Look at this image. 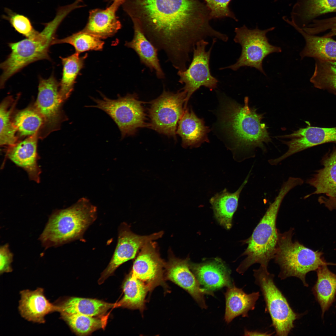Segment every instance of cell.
<instances>
[{
  "mask_svg": "<svg viewBox=\"0 0 336 336\" xmlns=\"http://www.w3.org/2000/svg\"><path fill=\"white\" fill-rule=\"evenodd\" d=\"M124 11L177 70L187 67L197 43L223 33L210 25L206 4L199 0H125Z\"/></svg>",
  "mask_w": 336,
  "mask_h": 336,
  "instance_id": "obj_1",
  "label": "cell"
},
{
  "mask_svg": "<svg viewBox=\"0 0 336 336\" xmlns=\"http://www.w3.org/2000/svg\"><path fill=\"white\" fill-rule=\"evenodd\" d=\"M220 105L217 127L233 154L246 153L257 147L264 151V143L271 142L268 128L262 123L263 115L249 106L248 98L245 97L243 105L227 98L221 99Z\"/></svg>",
  "mask_w": 336,
  "mask_h": 336,
  "instance_id": "obj_2",
  "label": "cell"
},
{
  "mask_svg": "<svg viewBox=\"0 0 336 336\" xmlns=\"http://www.w3.org/2000/svg\"><path fill=\"white\" fill-rule=\"evenodd\" d=\"M294 187L291 181L284 182L251 236L245 241L248 246L242 256L246 255V257L236 269L240 274L244 273L256 263L268 267L270 260L274 259L279 233L276 227L278 213L285 196Z\"/></svg>",
  "mask_w": 336,
  "mask_h": 336,
  "instance_id": "obj_3",
  "label": "cell"
},
{
  "mask_svg": "<svg viewBox=\"0 0 336 336\" xmlns=\"http://www.w3.org/2000/svg\"><path fill=\"white\" fill-rule=\"evenodd\" d=\"M97 217L96 207L82 198L67 208L54 212L39 239L47 249L82 239Z\"/></svg>",
  "mask_w": 336,
  "mask_h": 336,
  "instance_id": "obj_4",
  "label": "cell"
},
{
  "mask_svg": "<svg viewBox=\"0 0 336 336\" xmlns=\"http://www.w3.org/2000/svg\"><path fill=\"white\" fill-rule=\"evenodd\" d=\"M293 231L291 228L283 233L279 232L274 259L280 268L278 276L280 279L296 277L307 287L306 277L308 273L316 271L323 265H336V264L326 262L322 257L321 252L314 251L298 241L293 242Z\"/></svg>",
  "mask_w": 336,
  "mask_h": 336,
  "instance_id": "obj_5",
  "label": "cell"
},
{
  "mask_svg": "<svg viewBox=\"0 0 336 336\" xmlns=\"http://www.w3.org/2000/svg\"><path fill=\"white\" fill-rule=\"evenodd\" d=\"M60 24L59 20L54 18L44 24L43 30L34 37L8 44L11 52L0 65L2 70L1 88L4 87L10 77L29 64L40 60H50V47L56 38V32Z\"/></svg>",
  "mask_w": 336,
  "mask_h": 336,
  "instance_id": "obj_6",
  "label": "cell"
},
{
  "mask_svg": "<svg viewBox=\"0 0 336 336\" xmlns=\"http://www.w3.org/2000/svg\"><path fill=\"white\" fill-rule=\"evenodd\" d=\"M267 267L260 265L253 270L255 282L260 288L271 316L276 335L287 336L294 328V321L300 316L295 313L274 281V275Z\"/></svg>",
  "mask_w": 336,
  "mask_h": 336,
  "instance_id": "obj_7",
  "label": "cell"
},
{
  "mask_svg": "<svg viewBox=\"0 0 336 336\" xmlns=\"http://www.w3.org/2000/svg\"><path fill=\"white\" fill-rule=\"evenodd\" d=\"M102 99L92 98L96 105L90 106L100 109L108 114L117 125L122 138L134 134L139 128L148 126L143 102L135 93L124 96L119 95L112 100L101 94Z\"/></svg>",
  "mask_w": 336,
  "mask_h": 336,
  "instance_id": "obj_8",
  "label": "cell"
},
{
  "mask_svg": "<svg viewBox=\"0 0 336 336\" xmlns=\"http://www.w3.org/2000/svg\"><path fill=\"white\" fill-rule=\"evenodd\" d=\"M272 27L261 30L257 27L249 29L245 25L236 28L234 41L241 47L240 55L234 64L220 69H230L235 71L245 66L254 68L266 76L263 68V62L268 55L273 53H280L281 48L271 44L266 36L267 33L274 30Z\"/></svg>",
  "mask_w": 336,
  "mask_h": 336,
  "instance_id": "obj_9",
  "label": "cell"
},
{
  "mask_svg": "<svg viewBox=\"0 0 336 336\" xmlns=\"http://www.w3.org/2000/svg\"><path fill=\"white\" fill-rule=\"evenodd\" d=\"M174 93L164 90L152 100L149 109V126L160 133L176 137L178 122L184 114L186 93L184 90Z\"/></svg>",
  "mask_w": 336,
  "mask_h": 336,
  "instance_id": "obj_10",
  "label": "cell"
},
{
  "mask_svg": "<svg viewBox=\"0 0 336 336\" xmlns=\"http://www.w3.org/2000/svg\"><path fill=\"white\" fill-rule=\"evenodd\" d=\"M216 40L213 39L212 45L207 51L205 49L208 42L205 40L198 42L193 49L192 60L189 67L185 70L178 72L179 82L184 84L182 90L186 93L185 109L192 95L201 86H204L211 90L217 86L218 81L212 75L209 66L211 52Z\"/></svg>",
  "mask_w": 336,
  "mask_h": 336,
  "instance_id": "obj_11",
  "label": "cell"
},
{
  "mask_svg": "<svg viewBox=\"0 0 336 336\" xmlns=\"http://www.w3.org/2000/svg\"><path fill=\"white\" fill-rule=\"evenodd\" d=\"M59 83L53 75L48 79L40 78L37 97L35 107L42 116L44 124L38 133L43 138L59 128L67 119L62 110L63 101L59 93Z\"/></svg>",
  "mask_w": 336,
  "mask_h": 336,
  "instance_id": "obj_12",
  "label": "cell"
},
{
  "mask_svg": "<svg viewBox=\"0 0 336 336\" xmlns=\"http://www.w3.org/2000/svg\"><path fill=\"white\" fill-rule=\"evenodd\" d=\"M163 235L161 231L149 235L140 236L132 232L127 224H121L119 229L116 247L109 264L101 274L99 283H102L120 265L135 258L145 244L160 238Z\"/></svg>",
  "mask_w": 336,
  "mask_h": 336,
  "instance_id": "obj_13",
  "label": "cell"
},
{
  "mask_svg": "<svg viewBox=\"0 0 336 336\" xmlns=\"http://www.w3.org/2000/svg\"><path fill=\"white\" fill-rule=\"evenodd\" d=\"M145 244L134 261L130 273L144 282L150 291L159 286H165L166 263L157 252L152 242Z\"/></svg>",
  "mask_w": 336,
  "mask_h": 336,
  "instance_id": "obj_14",
  "label": "cell"
},
{
  "mask_svg": "<svg viewBox=\"0 0 336 336\" xmlns=\"http://www.w3.org/2000/svg\"><path fill=\"white\" fill-rule=\"evenodd\" d=\"M289 138V141H283L288 149L281 156L272 159V162L277 165L292 155L308 148L323 143L336 142V127L322 128L308 126L301 128L292 133L281 136Z\"/></svg>",
  "mask_w": 336,
  "mask_h": 336,
  "instance_id": "obj_15",
  "label": "cell"
},
{
  "mask_svg": "<svg viewBox=\"0 0 336 336\" xmlns=\"http://www.w3.org/2000/svg\"><path fill=\"white\" fill-rule=\"evenodd\" d=\"M166 280L173 282L187 292L202 309H206L204 295L214 296L213 292L201 287L189 266L188 259L171 257L166 263Z\"/></svg>",
  "mask_w": 336,
  "mask_h": 336,
  "instance_id": "obj_16",
  "label": "cell"
},
{
  "mask_svg": "<svg viewBox=\"0 0 336 336\" xmlns=\"http://www.w3.org/2000/svg\"><path fill=\"white\" fill-rule=\"evenodd\" d=\"M38 133L9 147L7 157L17 166L24 169L30 179L37 183L40 182L41 170L38 163L37 152Z\"/></svg>",
  "mask_w": 336,
  "mask_h": 336,
  "instance_id": "obj_17",
  "label": "cell"
},
{
  "mask_svg": "<svg viewBox=\"0 0 336 336\" xmlns=\"http://www.w3.org/2000/svg\"><path fill=\"white\" fill-rule=\"evenodd\" d=\"M125 0H115L105 9L90 10L87 24L82 30L100 39L114 35L121 27L116 12Z\"/></svg>",
  "mask_w": 336,
  "mask_h": 336,
  "instance_id": "obj_18",
  "label": "cell"
},
{
  "mask_svg": "<svg viewBox=\"0 0 336 336\" xmlns=\"http://www.w3.org/2000/svg\"><path fill=\"white\" fill-rule=\"evenodd\" d=\"M189 266L200 286L208 291L213 292L233 284L230 271L219 259L199 264L189 263Z\"/></svg>",
  "mask_w": 336,
  "mask_h": 336,
  "instance_id": "obj_19",
  "label": "cell"
},
{
  "mask_svg": "<svg viewBox=\"0 0 336 336\" xmlns=\"http://www.w3.org/2000/svg\"><path fill=\"white\" fill-rule=\"evenodd\" d=\"M20 294L19 310L21 316L28 321L44 323L46 315L58 311L57 305L50 303L46 298L42 288L34 291L24 290Z\"/></svg>",
  "mask_w": 336,
  "mask_h": 336,
  "instance_id": "obj_20",
  "label": "cell"
},
{
  "mask_svg": "<svg viewBox=\"0 0 336 336\" xmlns=\"http://www.w3.org/2000/svg\"><path fill=\"white\" fill-rule=\"evenodd\" d=\"M209 131L203 119L198 118L191 109H186L178 122L176 133L181 138L182 147L192 148L208 142Z\"/></svg>",
  "mask_w": 336,
  "mask_h": 336,
  "instance_id": "obj_21",
  "label": "cell"
},
{
  "mask_svg": "<svg viewBox=\"0 0 336 336\" xmlns=\"http://www.w3.org/2000/svg\"><path fill=\"white\" fill-rule=\"evenodd\" d=\"M283 19L292 26L304 38L306 44L300 53L302 59L305 57L315 59L336 61V41L331 37L319 36L309 34L292 21L285 17Z\"/></svg>",
  "mask_w": 336,
  "mask_h": 336,
  "instance_id": "obj_22",
  "label": "cell"
},
{
  "mask_svg": "<svg viewBox=\"0 0 336 336\" xmlns=\"http://www.w3.org/2000/svg\"><path fill=\"white\" fill-rule=\"evenodd\" d=\"M226 308L224 319L228 324L238 316L248 317V312L254 309L260 296L259 292L247 294L236 287L233 282L224 293Z\"/></svg>",
  "mask_w": 336,
  "mask_h": 336,
  "instance_id": "obj_23",
  "label": "cell"
},
{
  "mask_svg": "<svg viewBox=\"0 0 336 336\" xmlns=\"http://www.w3.org/2000/svg\"><path fill=\"white\" fill-rule=\"evenodd\" d=\"M134 36L132 40L126 41L125 45L133 49L138 56L141 62L154 71L159 79L165 77L158 57V50L147 38L140 29L133 24Z\"/></svg>",
  "mask_w": 336,
  "mask_h": 336,
  "instance_id": "obj_24",
  "label": "cell"
},
{
  "mask_svg": "<svg viewBox=\"0 0 336 336\" xmlns=\"http://www.w3.org/2000/svg\"><path fill=\"white\" fill-rule=\"evenodd\" d=\"M322 164L323 168L307 180V183L315 190L305 196L304 199L312 194H322L336 198V147L324 158Z\"/></svg>",
  "mask_w": 336,
  "mask_h": 336,
  "instance_id": "obj_25",
  "label": "cell"
},
{
  "mask_svg": "<svg viewBox=\"0 0 336 336\" xmlns=\"http://www.w3.org/2000/svg\"><path fill=\"white\" fill-rule=\"evenodd\" d=\"M238 189L234 193H230L225 189L215 194L210 200L214 215L219 223L229 229L232 226L233 216L238 205L240 194L248 182L250 173Z\"/></svg>",
  "mask_w": 336,
  "mask_h": 336,
  "instance_id": "obj_26",
  "label": "cell"
},
{
  "mask_svg": "<svg viewBox=\"0 0 336 336\" xmlns=\"http://www.w3.org/2000/svg\"><path fill=\"white\" fill-rule=\"evenodd\" d=\"M60 313L81 314L94 317L103 315L115 304L111 303L97 299L70 297L59 301L56 304Z\"/></svg>",
  "mask_w": 336,
  "mask_h": 336,
  "instance_id": "obj_27",
  "label": "cell"
},
{
  "mask_svg": "<svg viewBox=\"0 0 336 336\" xmlns=\"http://www.w3.org/2000/svg\"><path fill=\"white\" fill-rule=\"evenodd\" d=\"M327 266H322L316 270L317 280L312 288L316 300L320 306L322 318L335 301L336 295V274L331 271Z\"/></svg>",
  "mask_w": 336,
  "mask_h": 336,
  "instance_id": "obj_28",
  "label": "cell"
},
{
  "mask_svg": "<svg viewBox=\"0 0 336 336\" xmlns=\"http://www.w3.org/2000/svg\"><path fill=\"white\" fill-rule=\"evenodd\" d=\"M336 12V0H298L292 13V20L303 28L307 21L325 13Z\"/></svg>",
  "mask_w": 336,
  "mask_h": 336,
  "instance_id": "obj_29",
  "label": "cell"
},
{
  "mask_svg": "<svg viewBox=\"0 0 336 336\" xmlns=\"http://www.w3.org/2000/svg\"><path fill=\"white\" fill-rule=\"evenodd\" d=\"M122 288L124 295L115 304V307L137 309L143 311L146 295L150 291L146 285L130 273L123 283Z\"/></svg>",
  "mask_w": 336,
  "mask_h": 336,
  "instance_id": "obj_30",
  "label": "cell"
},
{
  "mask_svg": "<svg viewBox=\"0 0 336 336\" xmlns=\"http://www.w3.org/2000/svg\"><path fill=\"white\" fill-rule=\"evenodd\" d=\"M75 53L65 58L60 57L63 66L62 76L59 83V93L63 101L67 99L72 91L75 81L84 65L87 57L86 54L80 57Z\"/></svg>",
  "mask_w": 336,
  "mask_h": 336,
  "instance_id": "obj_31",
  "label": "cell"
},
{
  "mask_svg": "<svg viewBox=\"0 0 336 336\" xmlns=\"http://www.w3.org/2000/svg\"><path fill=\"white\" fill-rule=\"evenodd\" d=\"M310 82L316 88L336 95V61L315 59Z\"/></svg>",
  "mask_w": 336,
  "mask_h": 336,
  "instance_id": "obj_32",
  "label": "cell"
},
{
  "mask_svg": "<svg viewBox=\"0 0 336 336\" xmlns=\"http://www.w3.org/2000/svg\"><path fill=\"white\" fill-rule=\"evenodd\" d=\"M12 121L17 132L21 136H30L36 133L42 127L43 119L35 106L17 112Z\"/></svg>",
  "mask_w": 336,
  "mask_h": 336,
  "instance_id": "obj_33",
  "label": "cell"
},
{
  "mask_svg": "<svg viewBox=\"0 0 336 336\" xmlns=\"http://www.w3.org/2000/svg\"><path fill=\"white\" fill-rule=\"evenodd\" d=\"M10 96L7 97L0 106V144L10 147L17 142L16 130L12 121V114L15 105Z\"/></svg>",
  "mask_w": 336,
  "mask_h": 336,
  "instance_id": "obj_34",
  "label": "cell"
},
{
  "mask_svg": "<svg viewBox=\"0 0 336 336\" xmlns=\"http://www.w3.org/2000/svg\"><path fill=\"white\" fill-rule=\"evenodd\" d=\"M61 318L72 330L79 335H85L104 328L106 320L98 317L76 314L61 313Z\"/></svg>",
  "mask_w": 336,
  "mask_h": 336,
  "instance_id": "obj_35",
  "label": "cell"
},
{
  "mask_svg": "<svg viewBox=\"0 0 336 336\" xmlns=\"http://www.w3.org/2000/svg\"><path fill=\"white\" fill-rule=\"evenodd\" d=\"M100 38L81 30L62 39L56 38L53 44L68 43L72 45L79 54L89 50L102 49L104 42Z\"/></svg>",
  "mask_w": 336,
  "mask_h": 336,
  "instance_id": "obj_36",
  "label": "cell"
},
{
  "mask_svg": "<svg viewBox=\"0 0 336 336\" xmlns=\"http://www.w3.org/2000/svg\"><path fill=\"white\" fill-rule=\"evenodd\" d=\"M5 11L6 15H3L2 18L7 20L18 33L29 38L34 37L38 33L34 28L27 17L14 12L8 8H5Z\"/></svg>",
  "mask_w": 336,
  "mask_h": 336,
  "instance_id": "obj_37",
  "label": "cell"
},
{
  "mask_svg": "<svg viewBox=\"0 0 336 336\" xmlns=\"http://www.w3.org/2000/svg\"><path fill=\"white\" fill-rule=\"evenodd\" d=\"M211 19L229 17L236 19L229 7L231 0H204Z\"/></svg>",
  "mask_w": 336,
  "mask_h": 336,
  "instance_id": "obj_38",
  "label": "cell"
},
{
  "mask_svg": "<svg viewBox=\"0 0 336 336\" xmlns=\"http://www.w3.org/2000/svg\"><path fill=\"white\" fill-rule=\"evenodd\" d=\"M13 254L10 251L8 244H6L0 248V273L12 271L11 263L13 261Z\"/></svg>",
  "mask_w": 336,
  "mask_h": 336,
  "instance_id": "obj_39",
  "label": "cell"
},
{
  "mask_svg": "<svg viewBox=\"0 0 336 336\" xmlns=\"http://www.w3.org/2000/svg\"><path fill=\"white\" fill-rule=\"evenodd\" d=\"M272 334L261 333L256 331H249L246 329L245 330L244 335L245 336H268L272 335Z\"/></svg>",
  "mask_w": 336,
  "mask_h": 336,
  "instance_id": "obj_40",
  "label": "cell"
},
{
  "mask_svg": "<svg viewBox=\"0 0 336 336\" xmlns=\"http://www.w3.org/2000/svg\"><path fill=\"white\" fill-rule=\"evenodd\" d=\"M115 0H107V1H109V2H114V1Z\"/></svg>",
  "mask_w": 336,
  "mask_h": 336,
  "instance_id": "obj_41",
  "label": "cell"
},
{
  "mask_svg": "<svg viewBox=\"0 0 336 336\" xmlns=\"http://www.w3.org/2000/svg\"><path fill=\"white\" fill-rule=\"evenodd\" d=\"M277 0H274V1H277Z\"/></svg>",
  "mask_w": 336,
  "mask_h": 336,
  "instance_id": "obj_42",
  "label": "cell"
}]
</instances>
